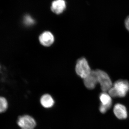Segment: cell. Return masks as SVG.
I'll list each match as a JSON object with an SVG mask.
<instances>
[{"label":"cell","mask_w":129,"mask_h":129,"mask_svg":"<svg viewBox=\"0 0 129 129\" xmlns=\"http://www.w3.org/2000/svg\"><path fill=\"white\" fill-rule=\"evenodd\" d=\"M39 40L42 45L48 47L53 44L55 41V38L51 32L45 31L40 35Z\"/></svg>","instance_id":"cell-6"},{"label":"cell","mask_w":129,"mask_h":129,"mask_svg":"<svg viewBox=\"0 0 129 129\" xmlns=\"http://www.w3.org/2000/svg\"><path fill=\"white\" fill-rule=\"evenodd\" d=\"M113 112L117 118L119 119H124L127 118V109L123 104L117 103L113 108Z\"/></svg>","instance_id":"cell-7"},{"label":"cell","mask_w":129,"mask_h":129,"mask_svg":"<svg viewBox=\"0 0 129 129\" xmlns=\"http://www.w3.org/2000/svg\"><path fill=\"white\" fill-rule=\"evenodd\" d=\"M8 102L6 98L0 96V113L6 112L8 108Z\"/></svg>","instance_id":"cell-11"},{"label":"cell","mask_w":129,"mask_h":129,"mask_svg":"<svg viewBox=\"0 0 129 129\" xmlns=\"http://www.w3.org/2000/svg\"><path fill=\"white\" fill-rule=\"evenodd\" d=\"M1 65H0V70H1Z\"/></svg>","instance_id":"cell-15"},{"label":"cell","mask_w":129,"mask_h":129,"mask_svg":"<svg viewBox=\"0 0 129 129\" xmlns=\"http://www.w3.org/2000/svg\"><path fill=\"white\" fill-rule=\"evenodd\" d=\"M23 22L26 26H31L35 23L34 19L29 15H26L24 16Z\"/></svg>","instance_id":"cell-12"},{"label":"cell","mask_w":129,"mask_h":129,"mask_svg":"<svg viewBox=\"0 0 129 129\" xmlns=\"http://www.w3.org/2000/svg\"><path fill=\"white\" fill-rule=\"evenodd\" d=\"M66 8V3L64 0H55L52 3L51 9L56 14L62 13Z\"/></svg>","instance_id":"cell-8"},{"label":"cell","mask_w":129,"mask_h":129,"mask_svg":"<svg viewBox=\"0 0 129 129\" xmlns=\"http://www.w3.org/2000/svg\"><path fill=\"white\" fill-rule=\"evenodd\" d=\"M17 124L21 129H34L36 123L34 119L31 116L24 115L19 117Z\"/></svg>","instance_id":"cell-4"},{"label":"cell","mask_w":129,"mask_h":129,"mask_svg":"<svg viewBox=\"0 0 129 129\" xmlns=\"http://www.w3.org/2000/svg\"><path fill=\"white\" fill-rule=\"evenodd\" d=\"M84 83L85 87L89 89H93L98 83L96 70H91L88 76L84 79Z\"/></svg>","instance_id":"cell-5"},{"label":"cell","mask_w":129,"mask_h":129,"mask_svg":"<svg viewBox=\"0 0 129 129\" xmlns=\"http://www.w3.org/2000/svg\"><path fill=\"white\" fill-rule=\"evenodd\" d=\"M96 70L97 74L98 83L100 84L103 92L108 91L113 85L110 77L106 72L103 70L99 69Z\"/></svg>","instance_id":"cell-2"},{"label":"cell","mask_w":129,"mask_h":129,"mask_svg":"<svg viewBox=\"0 0 129 129\" xmlns=\"http://www.w3.org/2000/svg\"><path fill=\"white\" fill-rule=\"evenodd\" d=\"M112 97L106 92H103L99 95V98L101 104L107 107L109 109L111 108L112 103Z\"/></svg>","instance_id":"cell-10"},{"label":"cell","mask_w":129,"mask_h":129,"mask_svg":"<svg viewBox=\"0 0 129 129\" xmlns=\"http://www.w3.org/2000/svg\"><path fill=\"white\" fill-rule=\"evenodd\" d=\"M99 111L102 113H105L109 109L106 106H103L102 104H100V107H99Z\"/></svg>","instance_id":"cell-13"},{"label":"cell","mask_w":129,"mask_h":129,"mask_svg":"<svg viewBox=\"0 0 129 129\" xmlns=\"http://www.w3.org/2000/svg\"><path fill=\"white\" fill-rule=\"evenodd\" d=\"M75 71L79 76L84 79L89 74L91 70L87 60L85 58L82 57L77 61Z\"/></svg>","instance_id":"cell-3"},{"label":"cell","mask_w":129,"mask_h":129,"mask_svg":"<svg viewBox=\"0 0 129 129\" xmlns=\"http://www.w3.org/2000/svg\"><path fill=\"white\" fill-rule=\"evenodd\" d=\"M125 25L127 30L129 32V16L127 17L125 21Z\"/></svg>","instance_id":"cell-14"},{"label":"cell","mask_w":129,"mask_h":129,"mask_svg":"<svg viewBox=\"0 0 129 129\" xmlns=\"http://www.w3.org/2000/svg\"><path fill=\"white\" fill-rule=\"evenodd\" d=\"M108 91L112 97H124L129 91L128 81L124 80H118Z\"/></svg>","instance_id":"cell-1"},{"label":"cell","mask_w":129,"mask_h":129,"mask_svg":"<svg viewBox=\"0 0 129 129\" xmlns=\"http://www.w3.org/2000/svg\"><path fill=\"white\" fill-rule=\"evenodd\" d=\"M40 103L42 106L45 108H50L54 106L55 101L51 95L45 94L41 96Z\"/></svg>","instance_id":"cell-9"}]
</instances>
